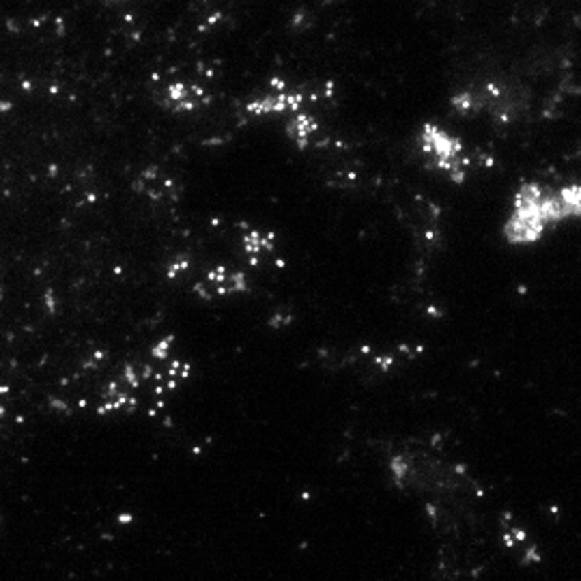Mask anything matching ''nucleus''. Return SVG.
I'll list each match as a JSON object with an SVG mask.
<instances>
[{"instance_id": "1", "label": "nucleus", "mask_w": 581, "mask_h": 581, "mask_svg": "<svg viewBox=\"0 0 581 581\" xmlns=\"http://www.w3.org/2000/svg\"><path fill=\"white\" fill-rule=\"evenodd\" d=\"M398 489L424 498L433 508L456 506L474 496V480L461 461L426 448H407L390 458Z\"/></svg>"}, {"instance_id": "3", "label": "nucleus", "mask_w": 581, "mask_h": 581, "mask_svg": "<svg viewBox=\"0 0 581 581\" xmlns=\"http://www.w3.org/2000/svg\"><path fill=\"white\" fill-rule=\"evenodd\" d=\"M420 149L426 160L444 170L456 183L463 181L468 172V158L463 153V142L438 125H424L420 132Z\"/></svg>"}, {"instance_id": "2", "label": "nucleus", "mask_w": 581, "mask_h": 581, "mask_svg": "<svg viewBox=\"0 0 581 581\" xmlns=\"http://www.w3.org/2000/svg\"><path fill=\"white\" fill-rule=\"evenodd\" d=\"M560 222L556 192L536 181H528L514 196L512 211L504 224V237L512 246H530Z\"/></svg>"}, {"instance_id": "4", "label": "nucleus", "mask_w": 581, "mask_h": 581, "mask_svg": "<svg viewBox=\"0 0 581 581\" xmlns=\"http://www.w3.org/2000/svg\"><path fill=\"white\" fill-rule=\"evenodd\" d=\"M556 200H558L562 222L570 218H581V183H568L558 188Z\"/></svg>"}]
</instances>
